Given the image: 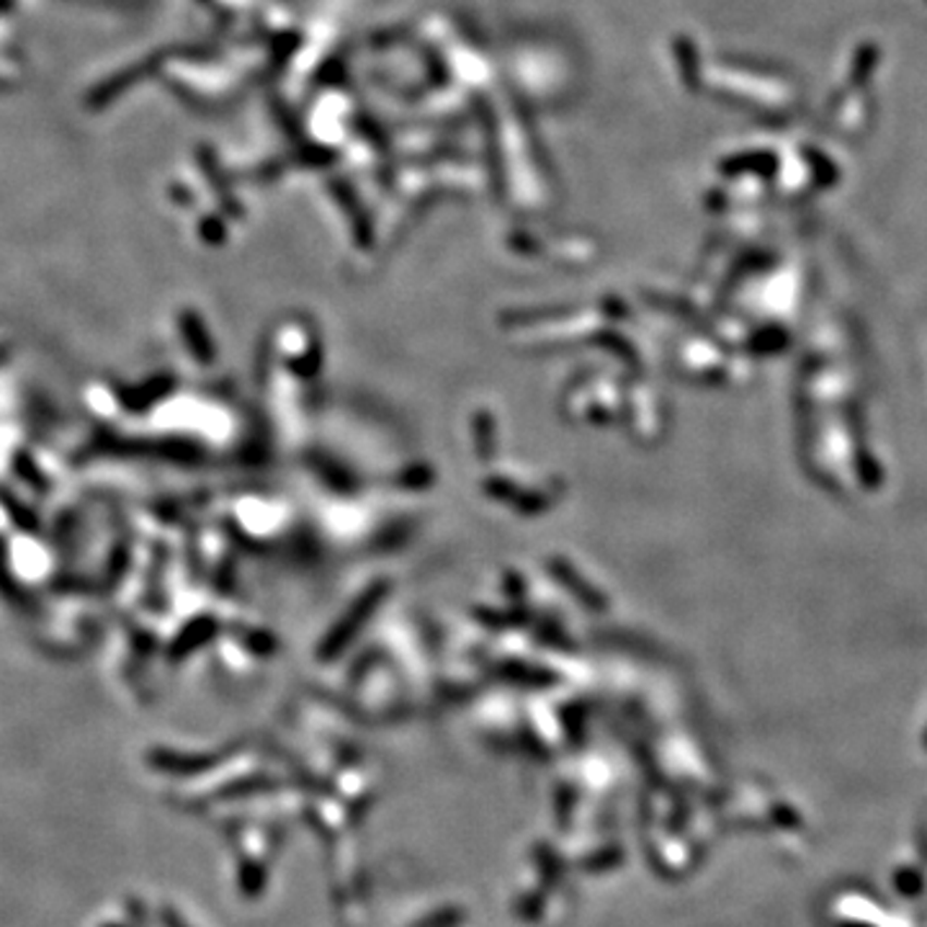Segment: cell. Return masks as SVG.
Returning <instances> with one entry per match:
<instances>
[{
    "label": "cell",
    "instance_id": "1",
    "mask_svg": "<svg viewBox=\"0 0 927 927\" xmlns=\"http://www.w3.org/2000/svg\"><path fill=\"white\" fill-rule=\"evenodd\" d=\"M162 923H166V927H183L181 919L171 910H162Z\"/></svg>",
    "mask_w": 927,
    "mask_h": 927
},
{
    "label": "cell",
    "instance_id": "2",
    "mask_svg": "<svg viewBox=\"0 0 927 927\" xmlns=\"http://www.w3.org/2000/svg\"><path fill=\"white\" fill-rule=\"evenodd\" d=\"M103 927H126V925H119V923H109V925H103Z\"/></svg>",
    "mask_w": 927,
    "mask_h": 927
}]
</instances>
